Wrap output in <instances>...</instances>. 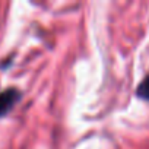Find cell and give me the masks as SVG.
Segmentation results:
<instances>
[{
	"label": "cell",
	"instance_id": "1",
	"mask_svg": "<svg viewBox=\"0 0 149 149\" xmlns=\"http://www.w3.org/2000/svg\"><path fill=\"white\" fill-rule=\"evenodd\" d=\"M19 98H21V92L15 88H9L0 92V117L8 114L13 108V105L19 101Z\"/></svg>",
	"mask_w": 149,
	"mask_h": 149
},
{
	"label": "cell",
	"instance_id": "2",
	"mask_svg": "<svg viewBox=\"0 0 149 149\" xmlns=\"http://www.w3.org/2000/svg\"><path fill=\"white\" fill-rule=\"evenodd\" d=\"M136 92H137V97L139 98L149 101V74L142 81V84L139 85V88H137Z\"/></svg>",
	"mask_w": 149,
	"mask_h": 149
}]
</instances>
